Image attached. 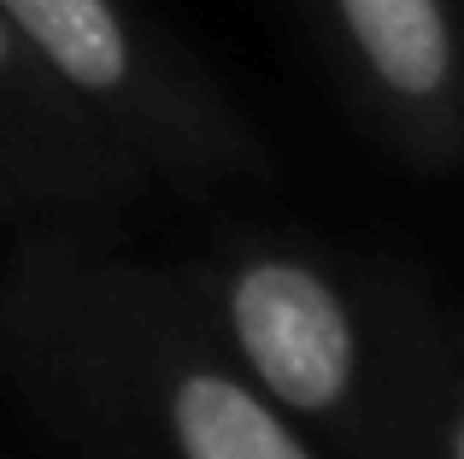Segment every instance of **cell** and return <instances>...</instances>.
I'll use <instances>...</instances> for the list:
<instances>
[{"label": "cell", "mask_w": 464, "mask_h": 459, "mask_svg": "<svg viewBox=\"0 0 464 459\" xmlns=\"http://www.w3.org/2000/svg\"><path fill=\"white\" fill-rule=\"evenodd\" d=\"M0 59H6V30H0Z\"/></svg>", "instance_id": "6"}, {"label": "cell", "mask_w": 464, "mask_h": 459, "mask_svg": "<svg viewBox=\"0 0 464 459\" xmlns=\"http://www.w3.org/2000/svg\"><path fill=\"white\" fill-rule=\"evenodd\" d=\"M6 12L35 35L47 59L82 89H118L130 71V47L106 0H6Z\"/></svg>", "instance_id": "4"}, {"label": "cell", "mask_w": 464, "mask_h": 459, "mask_svg": "<svg viewBox=\"0 0 464 459\" xmlns=\"http://www.w3.org/2000/svg\"><path fill=\"white\" fill-rule=\"evenodd\" d=\"M364 65L406 101H430L453 77V24L441 0H335Z\"/></svg>", "instance_id": "2"}, {"label": "cell", "mask_w": 464, "mask_h": 459, "mask_svg": "<svg viewBox=\"0 0 464 459\" xmlns=\"http://www.w3.org/2000/svg\"><path fill=\"white\" fill-rule=\"evenodd\" d=\"M182 459H306L295 436L229 377H182L170 401Z\"/></svg>", "instance_id": "3"}, {"label": "cell", "mask_w": 464, "mask_h": 459, "mask_svg": "<svg viewBox=\"0 0 464 459\" xmlns=\"http://www.w3.org/2000/svg\"><path fill=\"white\" fill-rule=\"evenodd\" d=\"M229 318H236L241 354L253 359V371L276 401L306 406V413L341 401L353 377V330L341 300L312 271L283 259L241 271L236 295H229Z\"/></svg>", "instance_id": "1"}, {"label": "cell", "mask_w": 464, "mask_h": 459, "mask_svg": "<svg viewBox=\"0 0 464 459\" xmlns=\"http://www.w3.org/2000/svg\"><path fill=\"white\" fill-rule=\"evenodd\" d=\"M453 459H464V425H459V442H453Z\"/></svg>", "instance_id": "5"}]
</instances>
